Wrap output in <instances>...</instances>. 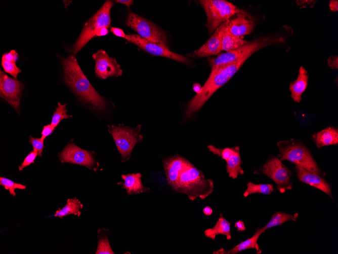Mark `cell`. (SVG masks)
Instances as JSON below:
<instances>
[{
  "mask_svg": "<svg viewBox=\"0 0 338 254\" xmlns=\"http://www.w3.org/2000/svg\"><path fill=\"white\" fill-rule=\"evenodd\" d=\"M295 170L300 181L323 191L332 198L330 186L319 174L309 172L298 166H295Z\"/></svg>",
  "mask_w": 338,
  "mask_h": 254,
  "instance_id": "cell-18",
  "label": "cell"
},
{
  "mask_svg": "<svg viewBox=\"0 0 338 254\" xmlns=\"http://www.w3.org/2000/svg\"><path fill=\"white\" fill-rule=\"evenodd\" d=\"M108 127V131L121 156V162H124L129 159L136 143L143 139V136L139 133L141 125H139L134 128L121 124L117 126L112 125Z\"/></svg>",
  "mask_w": 338,
  "mask_h": 254,
  "instance_id": "cell-8",
  "label": "cell"
},
{
  "mask_svg": "<svg viewBox=\"0 0 338 254\" xmlns=\"http://www.w3.org/2000/svg\"><path fill=\"white\" fill-rule=\"evenodd\" d=\"M116 2L121 3L122 4H124L126 5L128 8H130V7L133 4V1L132 0H117L115 1Z\"/></svg>",
  "mask_w": 338,
  "mask_h": 254,
  "instance_id": "cell-43",
  "label": "cell"
},
{
  "mask_svg": "<svg viewBox=\"0 0 338 254\" xmlns=\"http://www.w3.org/2000/svg\"><path fill=\"white\" fill-rule=\"evenodd\" d=\"M125 39L151 55L167 57L185 64L191 62L188 58L171 51L169 48L150 42L138 34H128Z\"/></svg>",
  "mask_w": 338,
  "mask_h": 254,
  "instance_id": "cell-11",
  "label": "cell"
},
{
  "mask_svg": "<svg viewBox=\"0 0 338 254\" xmlns=\"http://www.w3.org/2000/svg\"><path fill=\"white\" fill-rule=\"evenodd\" d=\"M281 38L275 36L260 37L248 42L237 49L220 54L216 57L209 58V65L213 69L219 66L232 62L242 57L251 56L263 48L281 43Z\"/></svg>",
  "mask_w": 338,
  "mask_h": 254,
  "instance_id": "cell-4",
  "label": "cell"
},
{
  "mask_svg": "<svg viewBox=\"0 0 338 254\" xmlns=\"http://www.w3.org/2000/svg\"><path fill=\"white\" fill-rule=\"evenodd\" d=\"M0 185L3 186L6 190H8L10 194L13 196L16 195L15 192L16 189L24 190L26 188L25 186L15 183L12 180L4 177H0Z\"/></svg>",
  "mask_w": 338,
  "mask_h": 254,
  "instance_id": "cell-30",
  "label": "cell"
},
{
  "mask_svg": "<svg viewBox=\"0 0 338 254\" xmlns=\"http://www.w3.org/2000/svg\"><path fill=\"white\" fill-rule=\"evenodd\" d=\"M126 24L136 31L141 38L168 48L165 33L151 21L130 12L126 21Z\"/></svg>",
  "mask_w": 338,
  "mask_h": 254,
  "instance_id": "cell-9",
  "label": "cell"
},
{
  "mask_svg": "<svg viewBox=\"0 0 338 254\" xmlns=\"http://www.w3.org/2000/svg\"><path fill=\"white\" fill-rule=\"evenodd\" d=\"M64 73V81L72 91L93 108L99 111L106 109L105 99L94 88L81 69L73 55L60 57Z\"/></svg>",
  "mask_w": 338,
  "mask_h": 254,
  "instance_id": "cell-1",
  "label": "cell"
},
{
  "mask_svg": "<svg viewBox=\"0 0 338 254\" xmlns=\"http://www.w3.org/2000/svg\"><path fill=\"white\" fill-rule=\"evenodd\" d=\"M298 216V213L290 214L283 212H277L272 215L270 221L264 227L260 228V229L262 233H264L267 229L279 226L287 221L290 220L295 221Z\"/></svg>",
  "mask_w": 338,
  "mask_h": 254,
  "instance_id": "cell-27",
  "label": "cell"
},
{
  "mask_svg": "<svg viewBox=\"0 0 338 254\" xmlns=\"http://www.w3.org/2000/svg\"><path fill=\"white\" fill-rule=\"evenodd\" d=\"M108 237L107 236L101 237L99 238L97 249L96 254H114Z\"/></svg>",
  "mask_w": 338,
  "mask_h": 254,
  "instance_id": "cell-32",
  "label": "cell"
},
{
  "mask_svg": "<svg viewBox=\"0 0 338 254\" xmlns=\"http://www.w3.org/2000/svg\"><path fill=\"white\" fill-rule=\"evenodd\" d=\"M207 17L205 24L209 33H212L223 23L241 9L224 0H202L199 1Z\"/></svg>",
  "mask_w": 338,
  "mask_h": 254,
  "instance_id": "cell-6",
  "label": "cell"
},
{
  "mask_svg": "<svg viewBox=\"0 0 338 254\" xmlns=\"http://www.w3.org/2000/svg\"><path fill=\"white\" fill-rule=\"evenodd\" d=\"M113 6L111 1H107L102 7L84 25L78 38L74 44L72 52L76 54L87 43L95 37L96 32L103 27H109L110 22V9Z\"/></svg>",
  "mask_w": 338,
  "mask_h": 254,
  "instance_id": "cell-7",
  "label": "cell"
},
{
  "mask_svg": "<svg viewBox=\"0 0 338 254\" xmlns=\"http://www.w3.org/2000/svg\"><path fill=\"white\" fill-rule=\"evenodd\" d=\"M224 23L229 32L241 38L250 34L255 25L249 13L243 10L232 16Z\"/></svg>",
  "mask_w": 338,
  "mask_h": 254,
  "instance_id": "cell-15",
  "label": "cell"
},
{
  "mask_svg": "<svg viewBox=\"0 0 338 254\" xmlns=\"http://www.w3.org/2000/svg\"><path fill=\"white\" fill-rule=\"evenodd\" d=\"M280 160H287L305 170L317 174L319 167L308 149L302 144L288 141L278 143Z\"/></svg>",
  "mask_w": 338,
  "mask_h": 254,
  "instance_id": "cell-5",
  "label": "cell"
},
{
  "mask_svg": "<svg viewBox=\"0 0 338 254\" xmlns=\"http://www.w3.org/2000/svg\"><path fill=\"white\" fill-rule=\"evenodd\" d=\"M329 7L332 12H337L338 11V2L336 0H331L329 1Z\"/></svg>",
  "mask_w": 338,
  "mask_h": 254,
  "instance_id": "cell-41",
  "label": "cell"
},
{
  "mask_svg": "<svg viewBox=\"0 0 338 254\" xmlns=\"http://www.w3.org/2000/svg\"><path fill=\"white\" fill-rule=\"evenodd\" d=\"M55 128L51 124H48L44 126L41 132V136L40 138L44 140L47 136L52 133L53 131Z\"/></svg>",
  "mask_w": 338,
  "mask_h": 254,
  "instance_id": "cell-37",
  "label": "cell"
},
{
  "mask_svg": "<svg viewBox=\"0 0 338 254\" xmlns=\"http://www.w3.org/2000/svg\"><path fill=\"white\" fill-rule=\"evenodd\" d=\"M29 141L32 146L33 151L37 153L38 156H41V153L44 148V140L41 138H33L30 136Z\"/></svg>",
  "mask_w": 338,
  "mask_h": 254,
  "instance_id": "cell-34",
  "label": "cell"
},
{
  "mask_svg": "<svg viewBox=\"0 0 338 254\" xmlns=\"http://www.w3.org/2000/svg\"><path fill=\"white\" fill-rule=\"evenodd\" d=\"M202 211H203V213L205 215H207V216L210 215L213 213L212 208L208 206H205V207H204Z\"/></svg>",
  "mask_w": 338,
  "mask_h": 254,
  "instance_id": "cell-45",
  "label": "cell"
},
{
  "mask_svg": "<svg viewBox=\"0 0 338 254\" xmlns=\"http://www.w3.org/2000/svg\"><path fill=\"white\" fill-rule=\"evenodd\" d=\"M109 33L108 27H103L98 30L95 33V37H102L107 34Z\"/></svg>",
  "mask_w": 338,
  "mask_h": 254,
  "instance_id": "cell-40",
  "label": "cell"
},
{
  "mask_svg": "<svg viewBox=\"0 0 338 254\" xmlns=\"http://www.w3.org/2000/svg\"><path fill=\"white\" fill-rule=\"evenodd\" d=\"M273 190V186L270 184H256L252 182H248L247 184V188L243 193V196L246 197L250 194L256 193L270 194Z\"/></svg>",
  "mask_w": 338,
  "mask_h": 254,
  "instance_id": "cell-28",
  "label": "cell"
},
{
  "mask_svg": "<svg viewBox=\"0 0 338 254\" xmlns=\"http://www.w3.org/2000/svg\"><path fill=\"white\" fill-rule=\"evenodd\" d=\"M59 157L62 162L78 164L90 169L95 166L92 153L78 147L73 143L67 145L59 153Z\"/></svg>",
  "mask_w": 338,
  "mask_h": 254,
  "instance_id": "cell-14",
  "label": "cell"
},
{
  "mask_svg": "<svg viewBox=\"0 0 338 254\" xmlns=\"http://www.w3.org/2000/svg\"><path fill=\"white\" fill-rule=\"evenodd\" d=\"M262 173L272 179L281 193L291 189V171L277 158L269 159L263 165Z\"/></svg>",
  "mask_w": 338,
  "mask_h": 254,
  "instance_id": "cell-10",
  "label": "cell"
},
{
  "mask_svg": "<svg viewBox=\"0 0 338 254\" xmlns=\"http://www.w3.org/2000/svg\"><path fill=\"white\" fill-rule=\"evenodd\" d=\"M225 29V23H222L215 31L211 37L200 48L188 54L190 57H203L218 55L222 51V38Z\"/></svg>",
  "mask_w": 338,
  "mask_h": 254,
  "instance_id": "cell-17",
  "label": "cell"
},
{
  "mask_svg": "<svg viewBox=\"0 0 338 254\" xmlns=\"http://www.w3.org/2000/svg\"><path fill=\"white\" fill-rule=\"evenodd\" d=\"M95 60V71L97 78L105 79L122 75V69L114 58L109 56L103 50H99L92 55Z\"/></svg>",
  "mask_w": 338,
  "mask_h": 254,
  "instance_id": "cell-13",
  "label": "cell"
},
{
  "mask_svg": "<svg viewBox=\"0 0 338 254\" xmlns=\"http://www.w3.org/2000/svg\"><path fill=\"white\" fill-rule=\"evenodd\" d=\"M327 63L332 69H337L338 68L337 56H330L327 59Z\"/></svg>",
  "mask_w": 338,
  "mask_h": 254,
  "instance_id": "cell-38",
  "label": "cell"
},
{
  "mask_svg": "<svg viewBox=\"0 0 338 254\" xmlns=\"http://www.w3.org/2000/svg\"><path fill=\"white\" fill-rule=\"evenodd\" d=\"M226 162V171L230 177L235 179L239 174L244 173V171L241 166L242 162L238 146L234 147L233 153Z\"/></svg>",
  "mask_w": 338,
  "mask_h": 254,
  "instance_id": "cell-23",
  "label": "cell"
},
{
  "mask_svg": "<svg viewBox=\"0 0 338 254\" xmlns=\"http://www.w3.org/2000/svg\"><path fill=\"white\" fill-rule=\"evenodd\" d=\"M37 156H38V154L36 151H33L30 152L24 159L21 166H19V170L21 171L24 168L33 163Z\"/></svg>",
  "mask_w": 338,
  "mask_h": 254,
  "instance_id": "cell-35",
  "label": "cell"
},
{
  "mask_svg": "<svg viewBox=\"0 0 338 254\" xmlns=\"http://www.w3.org/2000/svg\"><path fill=\"white\" fill-rule=\"evenodd\" d=\"M124 183L120 182L122 188L124 189L128 195L138 194L142 193H149V188L144 187L142 183V174L140 173L121 175Z\"/></svg>",
  "mask_w": 338,
  "mask_h": 254,
  "instance_id": "cell-19",
  "label": "cell"
},
{
  "mask_svg": "<svg viewBox=\"0 0 338 254\" xmlns=\"http://www.w3.org/2000/svg\"><path fill=\"white\" fill-rule=\"evenodd\" d=\"M110 31L115 35L118 37H121L125 39L126 35L121 29L117 27H111Z\"/></svg>",
  "mask_w": 338,
  "mask_h": 254,
  "instance_id": "cell-39",
  "label": "cell"
},
{
  "mask_svg": "<svg viewBox=\"0 0 338 254\" xmlns=\"http://www.w3.org/2000/svg\"><path fill=\"white\" fill-rule=\"evenodd\" d=\"M2 59L16 62L18 59V53L14 50H11L9 52L5 53L2 56Z\"/></svg>",
  "mask_w": 338,
  "mask_h": 254,
  "instance_id": "cell-36",
  "label": "cell"
},
{
  "mask_svg": "<svg viewBox=\"0 0 338 254\" xmlns=\"http://www.w3.org/2000/svg\"><path fill=\"white\" fill-rule=\"evenodd\" d=\"M207 148L210 152L215 155L221 157L226 161L229 159L234 151V147L225 148L223 149L217 148L213 145H209Z\"/></svg>",
  "mask_w": 338,
  "mask_h": 254,
  "instance_id": "cell-31",
  "label": "cell"
},
{
  "mask_svg": "<svg viewBox=\"0 0 338 254\" xmlns=\"http://www.w3.org/2000/svg\"><path fill=\"white\" fill-rule=\"evenodd\" d=\"M193 89L196 94H199L202 89V87L198 83H195L193 86Z\"/></svg>",
  "mask_w": 338,
  "mask_h": 254,
  "instance_id": "cell-44",
  "label": "cell"
},
{
  "mask_svg": "<svg viewBox=\"0 0 338 254\" xmlns=\"http://www.w3.org/2000/svg\"><path fill=\"white\" fill-rule=\"evenodd\" d=\"M82 207V204L76 198L69 199L66 205L62 209H59L56 211L54 216L62 217L72 214L79 216L81 214L80 209Z\"/></svg>",
  "mask_w": 338,
  "mask_h": 254,
  "instance_id": "cell-26",
  "label": "cell"
},
{
  "mask_svg": "<svg viewBox=\"0 0 338 254\" xmlns=\"http://www.w3.org/2000/svg\"><path fill=\"white\" fill-rule=\"evenodd\" d=\"M313 139L318 148L338 143V130L328 127L313 135Z\"/></svg>",
  "mask_w": 338,
  "mask_h": 254,
  "instance_id": "cell-21",
  "label": "cell"
},
{
  "mask_svg": "<svg viewBox=\"0 0 338 254\" xmlns=\"http://www.w3.org/2000/svg\"><path fill=\"white\" fill-rule=\"evenodd\" d=\"M262 233L260 228L256 229L255 234L251 237L241 242L230 250L226 251V253L235 254L247 249L252 248L256 249L258 252V253H260L261 250L257 241L260 236Z\"/></svg>",
  "mask_w": 338,
  "mask_h": 254,
  "instance_id": "cell-25",
  "label": "cell"
},
{
  "mask_svg": "<svg viewBox=\"0 0 338 254\" xmlns=\"http://www.w3.org/2000/svg\"><path fill=\"white\" fill-rule=\"evenodd\" d=\"M250 56L242 57L232 62L211 69L201 92L195 95L188 103L184 114L185 117L189 118L198 111L218 89L231 79Z\"/></svg>",
  "mask_w": 338,
  "mask_h": 254,
  "instance_id": "cell-2",
  "label": "cell"
},
{
  "mask_svg": "<svg viewBox=\"0 0 338 254\" xmlns=\"http://www.w3.org/2000/svg\"><path fill=\"white\" fill-rule=\"evenodd\" d=\"M187 159L180 155L165 158L163 166L168 184L173 189L182 172L190 164Z\"/></svg>",
  "mask_w": 338,
  "mask_h": 254,
  "instance_id": "cell-16",
  "label": "cell"
},
{
  "mask_svg": "<svg viewBox=\"0 0 338 254\" xmlns=\"http://www.w3.org/2000/svg\"><path fill=\"white\" fill-rule=\"evenodd\" d=\"M214 189L213 180L206 178L203 172L191 163L182 172L173 189L194 201L197 198L205 199L213 192Z\"/></svg>",
  "mask_w": 338,
  "mask_h": 254,
  "instance_id": "cell-3",
  "label": "cell"
},
{
  "mask_svg": "<svg viewBox=\"0 0 338 254\" xmlns=\"http://www.w3.org/2000/svg\"><path fill=\"white\" fill-rule=\"evenodd\" d=\"M23 84L0 71V96L19 113Z\"/></svg>",
  "mask_w": 338,
  "mask_h": 254,
  "instance_id": "cell-12",
  "label": "cell"
},
{
  "mask_svg": "<svg viewBox=\"0 0 338 254\" xmlns=\"http://www.w3.org/2000/svg\"><path fill=\"white\" fill-rule=\"evenodd\" d=\"M66 104H61L60 102L58 103V106L56 108V111L54 112L51 124L55 128L60 123L61 121L64 119H67L70 116L66 114L67 110L66 109Z\"/></svg>",
  "mask_w": 338,
  "mask_h": 254,
  "instance_id": "cell-29",
  "label": "cell"
},
{
  "mask_svg": "<svg viewBox=\"0 0 338 254\" xmlns=\"http://www.w3.org/2000/svg\"><path fill=\"white\" fill-rule=\"evenodd\" d=\"M230 226L231 223L220 214L215 226L205 230L204 233L206 237L212 240H215L216 236L219 234L226 236L227 239L230 240L231 238Z\"/></svg>",
  "mask_w": 338,
  "mask_h": 254,
  "instance_id": "cell-22",
  "label": "cell"
},
{
  "mask_svg": "<svg viewBox=\"0 0 338 254\" xmlns=\"http://www.w3.org/2000/svg\"><path fill=\"white\" fill-rule=\"evenodd\" d=\"M308 79L307 71L301 66L299 70L297 79L289 85L291 97L294 101L298 103L301 101L302 95L307 87Z\"/></svg>",
  "mask_w": 338,
  "mask_h": 254,
  "instance_id": "cell-20",
  "label": "cell"
},
{
  "mask_svg": "<svg viewBox=\"0 0 338 254\" xmlns=\"http://www.w3.org/2000/svg\"><path fill=\"white\" fill-rule=\"evenodd\" d=\"M235 227L238 231H243L246 229L244 223L240 220L238 221L235 223Z\"/></svg>",
  "mask_w": 338,
  "mask_h": 254,
  "instance_id": "cell-42",
  "label": "cell"
},
{
  "mask_svg": "<svg viewBox=\"0 0 338 254\" xmlns=\"http://www.w3.org/2000/svg\"><path fill=\"white\" fill-rule=\"evenodd\" d=\"M2 65L5 71L12 76L15 79L17 78L18 74L21 71L16 65V62L2 59Z\"/></svg>",
  "mask_w": 338,
  "mask_h": 254,
  "instance_id": "cell-33",
  "label": "cell"
},
{
  "mask_svg": "<svg viewBox=\"0 0 338 254\" xmlns=\"http://www.w3.org/2000/svg\"><path fill=\"white\" fill-rule=\"evenodd\" d=\"M222 49L226 52L237 49L246 44L248 42L242 38L234 35L226 28L222 38Z\"/></svg>",
  "mask_w": 338,
  "mask_h": 254,
  "instance_id": "cell-24",
  "label": "cell"
}]
</instances>
